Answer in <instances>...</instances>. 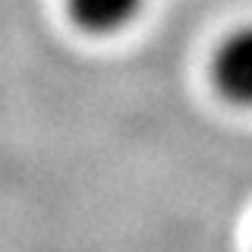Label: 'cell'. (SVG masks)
<instances>
[{
  "mask_svg": "<svg viewBox=\"0 0 252 252\" xmlns=\"http://www.w3.org/2000/svg\"><path fill=\"white\" fill-rule=\"evenodd\" d=\"M215 82L233 104L252 107V26L233 32L215 54Z\"/></svg>",
  "mask_w": 252,
  "mask_h": 252,
  "instance_id": "1",
  "label": "cell"
},
{
  "mask_svg": "<svg viewBox=\"0 0 252 252\" xmlns=\"http://www.w3.org/2000/svg\"><path fill=\"white\" fill-rule=\"evenodd\" d=\"M66 6L85 32H117L136 19L142 0H66Z\"/></svg>",
  "mask_w": 252,
  "mask_h": 252,
  "instance_id": "2",
  "label": "cell"
}]
</instances>
